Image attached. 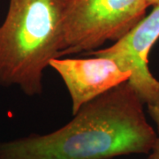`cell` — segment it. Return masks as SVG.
<instances>
[{
  "label": "cell",
  "mask_w": 159,
  "mask_h": 159,
  "mask_svg": "<svg viewBox=\"0 0 159 159\" xmlns=\"http://www.w3.org/2000/svg\"><path fill=\"white\" fill-rule=\"evenodd\" d=\"M73 116L54 132L0 142V159H112L148 154L157 137L128 81L85 103Z\"/></svg>",
  "instance_id": "cell-1"
},
{
  "label": "cell",
  "mask_w": 159,
  "mask_h": 159,
  "mask_svg": "<svg viewBox=\"0 0 159 159\" xmlns=\"http://www.w3.org/2000/svg\"><path fill=\"white\" fill-rule=\"evenodd\" d=\"M67 0H9L0 24V86L43 94V76L65 47Z\"/></svg>",
  "instance_id": "cell-2"
},
{
  "label": "cell",
  "mask_w": 159,
  "mask_h": 159,
  "mask_svg": "<svg viewBox=\"0 0 159 159\" xmlns=\"http://www.w3.org/2000/svg\"><path fill=\"white\" fill-rule=\"evenodd\" d=\"M148 6L147 0H67L61 57L117 42L145 17Z\"/></svg>",
  "instance_id": "cell-3"
},
{
  "label": "cell",
  "mask_w": 159,
  "mask_h": 159,
  "mask_svg": "<svg viewBox=\"0 0 159 159\" xmlns=\"http://www.w3.org/2000/svg\"><path fill=\"white\" fill-rule=\"evenodd\" d=\"M159 39V5L149 14L122 36L113 45L84 53L112 59L124 72H129L127 80L144 105L159 104V80L148 68V55Z\"/></svg>",
  "instance_id": "cell-4"
},
{
  "label": "cell",
  "mask_w": 159,
  "mask_h": 159,
  "mask_svg": "<svg viewBox=\"0 0 159 159\" xmlns=\"http://www.w3.org/2000/svg\"><path fill=\"white\" fill-rule=\"evenodd\" d=\"M50 66L61 77L72 100V113L130 78L112 59L93 56L88 58H54Z\"/></svg>",
  "instance_id": "cell-5"
},
{
  "label": "cell",
  "mask_w": 159,
  "mask_h": 159,
  "mask_svg": "<svg viewBox=\"0 0 159 159\" xmlns=\"http://www.w3.org/2000/svg\"><path fill=\"white\" fill-rule=\"evenodd\" d=\"M147 110L149 117L153 120L157 126V134L156 142L154 143L151 150L148 153V159H159V104L148 105Z\"/></svg>",
  "instance_id": "cell-6"
},
{
  "label": "cell",
  "mask_w": 159,
  "mask_h": 159,
  "mask_svg": "<svg viewBox=\"0 0 159 159\" xmlns=\"http://www.w3.org/2000/svg\"><path fill=\"white\" fill-rule=\"evenodd\" d=\"M148 6H157L159 5V0H147Z\"/></svg>",
  "instance_id": "cell-7"
}]
</instances>
